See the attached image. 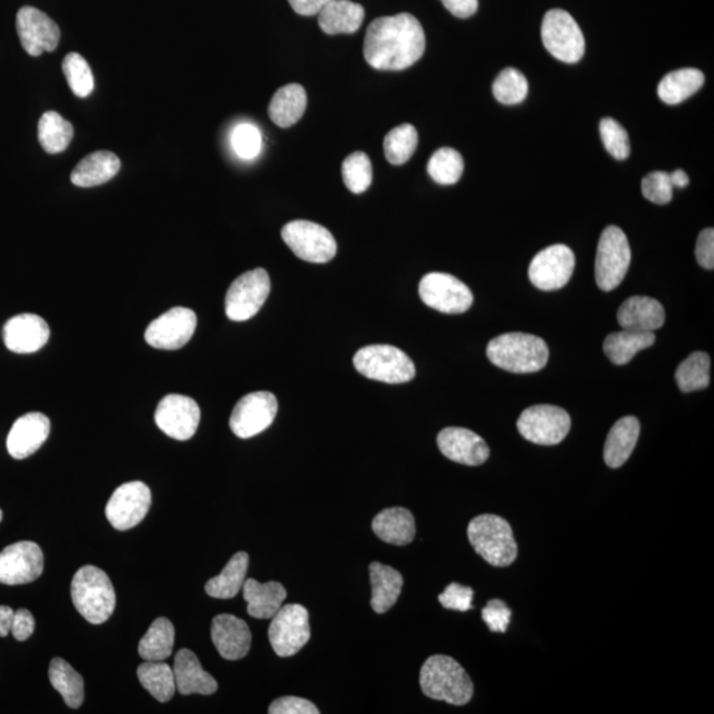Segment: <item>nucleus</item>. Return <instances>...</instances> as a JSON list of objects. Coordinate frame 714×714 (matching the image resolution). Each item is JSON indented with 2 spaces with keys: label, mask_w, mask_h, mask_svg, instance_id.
Returning <instances> with one entry per match:
<instances>
[{
  "label": "nucleus",
  "mask_w": 714,
  "mask_h": 714,
  "mask_svg": "<svg viewBox=\"0 0 714 714\" xmlns=\"http://www.w3.org/2000/svg\"><path fill=\"white\" fill-rule=\"evenodd\" d=\"M172 670H174L176 691L184 696H208L219 688L215 677L203 670L198 656L187 648H183L176 654Z\"/></svg>",
  "instance_id": "nucleus-25"
},
{
  "label": "nucleus",
  "mask_w": 714,
  "mask_h": 714,
  "mask_svg": "<svg viewBox=\"0 0 714 714\" xmlns=\"http://www.w3.org/2000/svg\"><path fill=\"white\" fill-rule=\"evenodd\" d=\"M143 688L159 703H168L176 692L174 670L163 662H146L138 667Z\"/></svg>",
  "instance_id": "nucleus-39"
},
{
  "label": "nucleus",
  "mask_w": 714,
  "mask_h": 714,
  "mask_svg": "<svg viewBox=\"0 0 714 714\" xmlns=\"http://www.w3.org/2000/svg\"><path fill=\"white\" fill-rule=\"evenodd\" d=\"M654 332H643L626 330L614 332L607 336L603 343V351L611 363L615 365H625L633 360L639 351L650 348L655 343Z\"/></svg>",
  "instance_id": "nucleus-34"
},
{
  "label": "nucleus",
  "mask_w": 714,
  "mask_h": 714,
  "mask_svg": "<svg viewBox=\"0 0 714 714\" xmlns=\"http://www.w3.org/2000/svg\"><path fill=\"white\" fill-rule=\"evenodd\" d=\"M672 186L674 188H684L689 184L688 175L683 170H676L670 174Z\"/></svg>",
  "instance_id": "nucleus-58"
},
{
  "label": "nucleus",
  "mask_w": 714,
  "mask_h": 714,
  "mask_svg": "<svg viewBox=\"0 0 714 714\" xmlns=\"http://www.w3.org/2000/svg\"><path fill=\"white\" fill-rule=\"evenodd\" d=\"M572 420L566 410L555 405H535L525 409L517 430L527 441L536 445L555 446L569 434Z\"/></svg>",
  "instance_id": "nucleus-10"
},
{
  "label": "nucleus",
  "mask_w": 714,
  "mask_h": 714,
  "mask_svg": "<svg viewBox=\"0 0 714 714\" xmlns=\"http://www.w3.org/2000/svg\"><path fill=\"white\" fill-rule=\"evenodd\" d=\"M446 10L457 16V18L467 19L478 11V0H441Z\"/></svg>",
  "instance_id": "nucleus-55"
},
{
  "label": "nucleus",
  "mask_w": 714,
  "mask_h": 714,
  "mask_svg": "<svg viewBox=\"0 0 714 714\" xmlns=\"http://www.w3.org/2000/svg\"><path fill=\"white\" fill-rule=\"evenodd\" d=\"M51 432V421L43 413L24 414L12 425L7 437L8 454L15 459H26L47 441Z\"/></svg>",
  "instance_id": "nucleus-23"
},
{
  "label": "nucleus",
  "mask_w": 714,
  "mask_h": 714,
  "mask_svg": "<svg viewBox=\"0 0 714 714\" xmlns=\"http://www.w3.org/2000/svg\"><path fill=\"white\" fill-rule=\"evenodd\" d=\"M418 146V133L416 127L410 123L397 126L389 131L384 139L385 158L393 166H401L408 162L416 153Z\"/></svg>",
  "instance_id": "nucleus-42"
},
{
  "label": "nucleus",
  "mask_w": 714,
  "mask_h": 714,
  "mask_svg": "<svg viewBox=\"0 0 714 714\" xmlns=\"http://www.w3.org/2000/svg\"><path fill=\"white\" fill-rule=\"evenodd\" d=\"M35 631V618L31 611L20 609L15 611L14 621H12L11 634L18 642H24L30 638Z\"/></svg>",
  "instance_id": "nucleus-54"
},
{
  "label": "nucleus",
  "mask_w": 714,
  "mask_h": 714,
  "mask_svg": "<svg viewBox=\"0 0 714 714\" xmlns=\"http://www.w3.org/2000/svg\"><path fill=\"white\" fill-rule=\"evenodd\" d=\"M121 170V160L110 151L86 155L72 171L71 180L77 187L90 188L108 183Z\"/></svg>",
  "instance_id": "nucleus-31"
},
{
  "label": "nucleus",
  "mask_w": 714,
  "mask_h": 714,
  "mask_svg": "<svg viewBox=\"0 0 714 714\" xmlns=\"http://www.w3.org/2000/svg\"><path fill=\"white\" fill-rule=\"evenodd\" d=\"M465 170V162L457 150L442 147L429 160L428 172L430 178L442 186H451L459 182Z\"/></svg>",
  "instance_id": "nucleus-43"
},
{
  "label": "nucleus",
  "mask_w": 714,
  "mask_h": 714,
  "mask_svg": "<svg viewBox=\"0 0 714 714\" xmlns=\"http://www.w3.org/2000/svg\"><path fill=\"white\" fill-rule=\"evenodd\" d=\"M2 519H3V512H2V510H0V521H2Z\"/></svg>",
  "instance_id": "nucleus-59"
},
{
  "label": "nucleus",
  "mask_w": 714,
  "mask_h": 714,
  "mask_svg": "<svg viewBox=\"0 0 714 714\" xmlns=\"http://www.w3.org/2000/svg\"><path fill=\"white\" fill-rule=\"evenodd\" d=\"M270 277L265 269L242 274L229 287L225 297V313L233 322H245L258 313L270 294Z\"/></svg>",
  "instance_id": "nucleus-11"
},
{
  "label": "nucleus",
  "mask_w": 714,
  "mask_h": 714,
  "mask_svg": "<svg viewBox=\"0 0 714 714\" xmlns=\"http://www.w3.org/2000/svg\"><path fill=\"white\" fill-rule=\"evenodd\" d=\"M49 326L39 315L20 314L3 327V342L15 354H34L48 343Z\"/></svg>",
  "instance_id": "nucleus-21"
},
{
  "label": "nucleus",
  "mask_w": 714,
  "mask_h": 714,
  "mask_svg": "<svg viewBox=\"0 0 714 714\" xmlns=\"http://www.w3.org/2000/svg\"><path fill=\"white\" fill-rule=\"evenodd\" d=\"M640 424L638 418L627 416L615 422L607 436L603 458L611 469L625 465L638 443Z\"/></svg>",
  "instance_id": "nucleus-28"
},
{
  "label": "nucleus",
  "mask_w": 714,
  "mask_h": 714,
  "mask_svg": "<svg viewBox=\"0 0 714 714\" xmlns=\"http://www.w3.org/2000/svg\"><path fill=\"white\" fill-rule=\"evenodd\" d=\"M491 363L512 373H535L547 365L549 350L539 336L511 332L492 339L487 346Z\"/></svg>",
  "instance_id": "nucleus-3"
},
{
  "label": "nucleus",
  "mask_w": 714,
  "mask_h": 714,
  "mask_svg": "<svg viewBox=\"0 0 714 714\" xmlns=\"http://www.w3.org/2000/svg\"><path fill=\"white\" fill-rule=\"evenodd\" d=\"M310 636L309 611L298 603L282 606L270 623V644L282 658L298 654L309 643Z\"/></svg>",
  "instance_id": "nucleus-12"
},
{
  "label": "nucleus",
  "mask_w": 714,
  "mask_h": 714,
  "mask_svg": "<svg viewBox=\"0 0 714 714\" xmlns=\"http://www.w3.org/2000/svg\"><path fill=\"white\" fill-rule=\"evenodd\" d=\"M372 529L380 540L402 547L412 543L416 536V521L406 508H387L373 519Z\"/></svg>",
  "instance_id": "nucleus-30"
},
{
  "label": "nucleus",
  "mask_w": 714,
  "mask_h": 714,
  "mask_svg": "<svg viewBox=\"0 0 714 714\" xmlns=\"http://www.w3.org/2000/svg\"><path fill=\"white\" fill-rule=\"evenodd\" d=\"M599 131H601L603 145H605L611 157L618 160L629 158L631 151L630 138L621 123L613 118L602 119Z\"/></svg>",
  "instance_id": "nucleus-47"
},
{
  "label": "nucleus",
  "mask_w": 714,
  "mask_h": 714,
  "mask_svg": "<svg viewBox=\"0 0 714 714\" xmlns=\"http://www.w3.org/2000/svg\"><path fill=\"white\" fill-rule=\"evenodd\" d=\"M696 258L704 269L714 268V231L713 228L704 229L697 237Z\"/></svg>",
  "instance_id": "nucleus-53"
},
{
  "label": "nucleus",
  "mask_w": 714,
  "mask_h": 714,
  "mask_svg": "<svg viewBox=\"0 0 714 714\" xmlns=\"http://www.w3.org/2000/svg\"><path fill=\"white\" fill-rule=\"evenodd\" d=\"M467 535L475 552L492 566L514 564L517 544L510 523L496 515H480L470 521Z\"/></svg>",
  "instance_id": "nucleus-5"
},
{
  "label": "nucleus",
  "mask_w": 714,
  "mask_h": 714,
  "mask_svg": "<svg viewBox=\"0 0 714 714\" xmlns=\"http://www.w3.org/2000/svg\"><path fill=\"white\" fill-rule=\"evenodd\" d=\"M198 318L186 307H174L147 327L145 338L151 347L158 350H179L190 342L195 334Z\"/></svg>",
  "instance_id": "nucleus-17"
},
{
  "label": "nucleus",
  "mask_w": 714,
  "mask_h": 714,
  "mask_svg": "<svg viewBox=\"0 0 714 714\" xmlns=\"http://www.w3.org/2000/svg\"><path fill=\"white\" fill-rule=\"evenodd\" d=\"M49 680L52 687L63 696L69 708L77 709L84 703V679L64 659L52 660L49 666Z\"/></svg>",
  "instance_id": "nucleus-38"
},
{
  "label": "nucleus",
  "mask_w": 714,
  "mask_h": 714,
  "mask_svg": "<svg viewBox=\"0 0 714 714\" xmlns=\"http://www.w3.org/2000/svg\"><path fill=\"white\" fill-rule=\"evenodd\" d=\"M704 73L695 68L677 69L668 73L658 86V96L667 105H677L688 100L703 88Z\"/></svg>",
  "instance_id": "nucleus-35"
},
{
  "label": "nucleus",
  "mask_w": 714,
  "mask_h": 714,
  "mask_svg": "<svg viewBox=\"0 0 714 714\" xmlns=\"http://www.w3.org/2000/svg\"><path fill=\"white\" fill-rule=\"evenodd\" d=\"M282 238L298 258L326 264L336 256L338 244L327 228L306 220H295L282 228Z\"/></svg>",
  "instance_id": "nucleus-9"
},
{
  "label": "nucleus",
  "mask_w": 714,
  "mask_h": 714,
  "mask_svg": "<svg viewBox=\"0 0 714 714\" xmlns=\"http://www.w3.org/2000/svg\"><path fill=\"white\" fill-rule=\"evenodd\" d=\"M242 592L248 603V614L257 619H272L283 606L287 595L286 589L279 582L261 584L253 578L245 580Z\"/></svg>",
  "instance_id": "nucleus-29"
},
{
  "label": "nucleus",
  "mask_w": 714,
  "mask_h": 714,
  "mask_svg": "<svg viewBox=\"0 0 714 714\" xmlns=\"http://www.w3.org/2000/svg\"><path fill=\"white\" fill-rule=\"evenodd\" d=\"M422 692L430 699L451 705H466L474 695V684L465 668L450 656H430L421 668Z\"/></svg>",
  "instance_id": "nucleus-2"
},
{
  "label": "nucleus",
  "mask_w": 714,
  "mask_h": 714,
  "mask_svg": "<svg viewBox=\"0 0 714 714\" xmlns=\"http://www.w3.org/2000/svg\"><path fill=\"white\" fill-rule=\"evenodd\" d=\"M369 574H371L372 609L377 614L387 613L400 597L404 578L396 569L380 562H372L369 565Z\"/></svg>",
  "instance_id": "nucleus-32"
},
{
  "label": "nucleus",
  "mask_w": 714,
  "mask_h": 714,
  "mask_svg": "<svg viewBox=\"0 0 714 714\" xmlns=\"http://www.w3.org/2000/svg\"><path fill=\"white\" fill-rule=\"evenodd\" d=\"M63 72L69 88L80 98L89 97L94 89V77L88 61L79 53H69L63 61Z\"/></svg>",
  "instance_id": "nucleus-45"
},
{
  "label": "nucleus",
  "mask_w": 714,
  "mask_h": 714,
  "mask_svg": "<svg viewBox=\"0 0 714 714\" xmlns=\"http://www.w3.org/2000/svg\"><path fill=\"white\" fill-rule=\"evenodd\" d=\"M76 610L92 625L108 621L116 609V592L108 574L93 565L82 566L72 580Z\"/></svg>",
  "instance_id": "nucleus-4"
},
{
  "label": "nucleus",
  "mask_w": 714,
  "mask_h": 714,
  "mask_svg": "<svg viewBox=\"0 0 714 714\" xmlns=\"http://www.w3.org/2000/svg\"><path fill=\"white\" fill-rule=\"evenodd\" d=\"M15 611L10 606H0V636L6 638L11 633Z\"/></svg>",
  "instance_id": "nucleus-57"
},
{
  "label": "nucleus",
  "mask_w": 714,
  "mask_h": 714,
  "mask_svg": "<svg viewBox=\"0 0 714 714\" xmlns=\"http://www.w3.org/2000/svg\"><path fill=\"white\" fill-rule=\"evenodd\" d=\"M492 92L496 100L503 105H516L525 100L528 94V81L515 68H506L496 77Z\"/></svg>",
  "instance_id": "nucleus-44"
},
{
  "label": "nucleus",
  "mask_w": 714,
  "mask_h": 714,
  "mask_svg": "<svg viewBox=\"0 0 714 714\" xmlns=\"http://www.w3.org/2000/svg\"><path fill=\"white\" fill-rule=\"evenodd\" d=\"M511 617L512 611L502 599H492L482 611L483 621L492 633H506Z\"/></svg>",
  "instance_id": "nucleus-51"
},
{
  "label": "nucleus",
  "mask_w": 714,
  "mask_h": 714,
  "mask_svg": "<svg viewBox=\"0 0 714 714\" xmlns=\"http://www.w3.org/2000/svg\"><path fill=\"white\" fill-rule=\"evenodd\" d=\"M331 0H289L291 8L302 16H314L320 8L326 6Z\"/></svg>",
  "instance_id": "nucleus-56"
},
{
  "label": "nucleus",
  "mask_w": 714,
  "mask_h": 714,
  "mask_svg": "<svg viewBox=\"0 0 714 714\" xmlns=\"http://www.w3.org/2000/svg\"><path fill=\"white\" fill-rule=\"evenodd\" d=\"M319 27L324 34H355L364 22V7L351 0H331L318 12Z\"/></svg>",
  "instance_id": "nucleus-27"
},
{
  "label": "nucleus",
  "mask_w": 714,
  "mask_h": 714,
  "mask_svg": "<svg viewBox=\"0 0 714 714\" xmlns=\"http://www.w3.org/2000/svg\"><path fill=\"white\" fill-rule=\"evenodd\" d=\"M642 194L651 203L659 205L670 203L672 196H674V186H672L670 174L663 171H655L644 176Z\"/></svg>",
  "instance_id": "nucleus-49"
},
{
  "label": "nucleus",
  "mask_w": 714,
  "mask_h": 714,
  "mask_svg": "<svg viewBox=\"0 0 714 714\" xmlns=\"http://www.w3.org/2000/svg\"><path fill=\"white\" fill-rule=\"evenodd\" d=\"M39 142L48 154H60L71 145L73 133L72 123L56 112H47L39 121Z\"/></svg>",
  "instance_id": "nucleus-40"
},
{
  "label": "nucleus",
  "mask_w": 714,
  "mask_h": 714,
  "mask_svg": "<svg viewBox=\"0 0 714 714\" xmlns=\"http://www.w3.org/2000/svg\"><path fill=\"white\" fill-rule=\"evenodd\" d=\"M666 311L654 298L635 295L626 299L618 310V323L626 330L655 332L663 326Z\"/></svg>",
  "instance_id": "nucleus-26"
},
{
  "label": "nucleus",
  "mask_w": 714,
  "mask_h": 714,
  "mask_svg": "<svg viewBox=\"0 0 714 714\" xmlns=\"http://www.w3.org/2000/svg\"><path fill=\"white\" fill-rule=\"evenodd\" d=\"M200 416L198 402L191 397L168 395L159 402L155 422L168 437L188 441L199 428Z\"/></svg>",
  "instance_id": "nucleus-19"
},
{
  "label": "nucleus",
  "mask_w": 714,
  "mask_h": 714,
  "mask_svg": "<svg viewBox=\"0 0 714 714\" xmlns=\"http://www.w3.org/2000/svg\"><path fill=\"white\" fill-rule=\"evenodd\" d=\"M356 371L367 379L387 384L409 383L416 376V367L410 357L400 348L375 344L356 352Z\"/></svg>",
  "instance_id": "nucleus-6"
},
{
  "label": "nucleus",
  "mask_w": 714,
  "mask_h": 714,
  "mask_svg": "<svg viewBox=\"0 0 714 714\" xmlns=\"http://www.w3.org/2000/svg\"><path fill=\"white\" fill-rule=\"evenodd\" d=\"M16 31L24 51L38 57L53 52L59 45L60 28L47 14L35 7H22L16 15Z\"/></svg>",
  "instance_id": "nucleus-20"
},
{
  "label": "nucleus",
  "mask_w": 714,
  "mask_h": 714,
  "mask_svg": "<svg viewBox=\"0 0 714 714\" xmlns=\"http://www.w3.org/2000/svg\"><path fill=\"white\" fill-rule=\"evenodd\" d=\"M175 644V629L170 619L158 618L139 642L138 652L146 662H163L170 658Z\"/></svg>",
  "instance_id": "nucleus-37"
},
{
  "label": "nucleus",
  "mask_w": 714,
  "mask_h": 714,
  "mask_svg": "<svg viewBox=\"0 0 714 714\" xmlns=\"http://www.w3.org/2000/svg\"><path fill=\"white\" fill-rule=\"evenodd\" d=\"M631 264V248L625 232L610 225L599 238L595 257V281L599 289H617L625 279Z\"/></svg>",
  "instance_id": "nucleus-7"
},
{
  "label": "nucleus",
  "mask_w": 714,
  "mask_h": 714,
  "mask_svg": "<svg viewBox=\"0 0 714 714\" xmlns=\"http://www.w3.org/2000/svg\"><path fill=\"white\" fill-rule=\"evenodd\" d=\"M270 714H319V709L311 701L302 697H279L269 707Z\"/></svg>",
  "instance_id": "nucleus-52"
},
{
  "label": "nucleus",
  "mask_w": 714,
  "mask_h": 714,
  "mask_svg": "<svg viewBox=\"0 0 714 714\" xmlns=\"http://www.w3.org/2000/svg\"><path fill=\"white\" fill-rule=\"evenodd\" d=\"M676 383L680 391H703L711 383V357L705 352L689 355L676 369Z\"/></svg>",
  "instance_id": "nucleus-41"
},
{
  "label": "nucleus",
  "mask_w": 714,
  "mask_h": 714,
  "mask_svg": "<svg viewBox=\"0 0 714 714\" xmlns=\"http://www.w3.org/2000/svg\"><path fill=\"white\" fill-rule=\"evenodd\" d=\"M307 108L305 88L299 84H289L278 89L269 105V117L282 129L295 125L303 117Z\"/></svg>",
  "instance_id": "nucleus-33"
},
{
  "label": "nucleus",
  "mask_w": 714,
  "mask_h": 714,
  "mask_svg": "<svg viewBox=\"0 0 714 714\" xmlns=\"http://www.w3.org/2000/svg\"><path fill=\"white\" fill-rule=\"evenodd\" d=\"M425 31L416 16L397 14L369 24L364 40L365 61L379 71H404L424 56Z\"/></svg>",
  "instance_id": "nucleus-1"
},
{
  "label": "nucleus",
  "mask_w": 714,
  "mask_h": 714,
  "mask_svg": "<svg viewBox=\"0 0 714 714\" xmlns=\"http://www.w3.org/2000/svg\"><path fill=\"white\" fill-rule=\"evenodd\" d=\"M211 636L216 650L227 660L245 658L252 646L249 626L231 614H220L213 618Z\"/></svg>",
  "instance_id": "nucleus-24"
},
{
  "label": "nucleus",
  "mask_w": 714,
  "mask_h": 714,
  "mask_svg": "<svg viewBox=\"0 0 714 714\" xmlns=\"http://www.w3.org/2000/svg\"><path fill=\"white\" fill-rule=\"evenodd\" d=\"M249 568V555L238 552L228 561L223 572L211 578L205 584V592L209 597L217 599H231L241 592Z\"/></svg>",
  "instance_id": "nucleus-36"
},
{
  "label": "nucleus",
  "mask_w": 714,
  "mask_h": 714,
  "mask_svg": "<svg viewBox=\"0 0 714 714\" xmlns=\"http://www.w3.org/2000/svg\"><path fill=\"white\" fill-rule=\"evenodd\" d=\"M151 507V491L143 482H129L119 486L106 504L109 523L118 531L137 527Z\"/></svg>",
  "instance_id": "nucleus-16"
},
{
  "label": "nucleus",
  "mask_w": 714,
  "mask_h": 714,
  "mask_svg": "<svg viewBox=\"0 0 714 714\" xmlns=\"http://www.w3.org/2000/svg\"><path fill=\"white\" fill-rule=\"evenodd\" d=\"M576 258L569 246L557 244L541 250L529 265L528 276L537 289L555 291L573 276Z\"/></svg>",
  "instance_id": "nucleus-15"
},
{
  "label": "nucleus",
  "mask_w": 714,
  "mask_h": 714,
  "mask_svg": "<svg viewBox=\"0 0 714 714\" xmlns=\"http://www.w3.org/2000/svg\"><path fill=\"white\" fill-rule=\"evenodd\" d=\"M437 443L446 458L461 465L480 466L490 457L486 441L469 429H443L438 434Z\"/></svg>",
  "instance_id": "nucleus-22"
},
{
  "label": "nucleus",
  "mask_w": 714,
  "mask_h": 714,
  "mask_svg": "<svg viewBox=\"0 0 714 714\" xmlns=\"http://www.w3.org/2000/svg\"><path fill=\"white\" fill-rule=\"evenodd\" d=\"M547 51L557 60L576 64L585 55V38L573 16L560 8L548 11L541 26Z\"/></svg>",
  "instance_id": "nucleus-8"
},
{
  "label": "nucleus",
  "mask_w": 714,
  "mask_h": 714,
  "mask_svg": "<svg viewBox=\"0 0 714 714\" xmlns=\"http://www.w3.org/2000/svg\"><path fill=\"white\" fill-rule=\"evenodd\" d=\"M474 590L469 586H462L453 582L445 589L438 599L445 609L455 611H469L473 609Z\"/></svg>",
  "instance_id": "nucleus-50"
},
{
  "label": "nucleus",
  "mask_w": 714,
  "mask_h": 714,
  "mask_svg": "<svg viewBox=\"0 0 714 714\" xmlns=\"http://www.w3.org/2000/svg\"><path fill=\"white\" fill-rule=\"evenodd\" d=\"M232 146L242 159L256 158L262 149L260 130L250 123L238 125L232 134Z\"/></svg>",
  "instance_id": "nucleus-48"
},
{
  "label": "nucleus",
  "mask_w": 714,
  "mask_h": 714,
  "mask_svg": "<svg viewBox=\"0 0 714 714\" xmlns=\"http://www.w3.org/2000/svg\"><path fill=\"white\" fill-rule=\"evenodd\" d=\"M43 569V552L32 541H19L0 552V584H30L38 580Z\"/></svg>",
  "instance_id": "nucleus-18"
},
{
  "label": "nucleus",
  "mask_w": 714,
  "mask_h": 714,
  "mask_svg": "<svg viewBox=\"0 0 714 714\" xmlns=\"http://www.w3.org/2000/svg\"><path fill=\"white\" fill-rule=\"evenodd\" d=\"M418 290L422 302L439 313L463 314L473 306L474 295L469 286L450 274H426Z\"/></svg>",
  "instance_id": "nucleus-13"
},
{
  "label": "nucleus",
  "mask_w": 714,
  "mask_h": 714,
  "mask_svg": "<svg viewBox=\"0 0 714 714\" xmlns=\"http://www.w3.org/2000/svg\"><path fill=\"white\" fill-rule=\"evenodd\" d=\"M344 184L354 194H363L372 183V163L367 154L356 151L344 159Z\"/></svg>",
  "instance_id": "nucleus-46"
},
{
  "label": "nucleus",
  "mask_w": 714,
  "mask_h": 714,
  "mask_svg": "<svg viewBox=\"0 0 714 714\" xmlns=\"http://www.w3.org/2000/svg\"><path fill=\"white\" fill-rule=\"evenodd\" d=\"M277 412L278 401L273 393H249L237 402L229 426L238 438H252L265 432L273 424Z\"/></svg>",
  "instance_id": "nucleus-14"
}]
</instances>
